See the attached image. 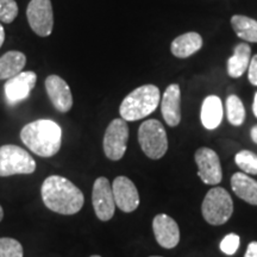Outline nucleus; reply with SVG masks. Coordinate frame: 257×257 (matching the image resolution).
Segmentation results:
<instances>
[{"instance_id":"25","label":"nucleus","mask_w":257,"mask_h":257,"mask_svg":"<svg viewBox=\"0 0 257 257\" xmlns=\"http://www.w3.org/2000/svg\"><path fill=\"white\" fill-rule=\"evenodd\" d=\"M18 5L15 0H0V22L10 24L18 16Z\"/></svg>"},{"instance_id":"2","label":"nucleus","mask_w":257,"mask_h":257,"mask_svg":"<svg viewBox=\"0 0 257 257\" xmlns=\"http://www.w3.org/2000/svg\"><path fill=\"white\" fill-rule=\"evenodd\" d=\"M21 140L29 150L41 157L56 155L62 143V130L55 121L38 119L25 125L21 131Z\"/></svg>"},{"instance_id":"21","label":"nucleus","mask_w":257,"mask_h":257,"mask_svg":"<svg viewBox=\"0 0 257 257\" xmlns=\"http://www.w3.org/2000/svg\"><path fill=\"white\" fill-rule=\"evenodd\" d=\"M233 31L242 40L257 43V21L246 16L234 15L231 18Z\"/></svg>"},{"instance_id":"19","label":"nucleus","mask_w":257,"mask_h":257,"mask_svg":"<svg viewBox=\"0 0 257 257\" xmlns=\"http://www.w3.org/2000/svg\"><path fill=\"white\" fill-rule=\"evenodd\" d=\"M251 61V48L246 43H239L234 48L233 55L227 60V73L231 78H240L249 68Z\"/></svg>"},{"instance_id":"16","label":"nucleus","mask_w":257,"mask_h":257,"mask_svg":"<svg viewBox=\"0 0 257 257\" xmlns=\"http://www.w3.org/2000/svg\"><path fill=\"white\" fill-rule=\"evenodd\" d=\"M201 47L202 38L198 32H187V34L180 35L172 42L170 50L175 57L186 59L200 50Z\"/></svg>"},{"instance_id":"4","label":"nucleus","mask_w":257,"mask_h":257,"mask_svg":"<svg viewBox=\"0 0 257 257\" xmlns=\"http://www.w3.org/2000/svg\"><path fill=\"white\" fill-rule=\"evenodd\" d=\"M202 216L211 225H223L233 212V202L229 192L223 187H214L207 192L202 201Z\"/></svg>"},{"instance_id":"22","label":"nucleus","mask_w":257,"mask_h":257,"mask_svg":"<svg viewBox=\"0 0 257 257\" xmlns=\"http://www.w3.org/2000/svg\"><path fill=\"white\" fill-rule=\"evenodd\" d=\"M226 114L227 119L234 126H240L245 119V108L240 99L237 95H230L226 99Z\"/></svg>"},{"instance_id":"11","label":"nucleus","mask_w":257,"mask_h":257,"mask_svg":"<svg viewBox=\"0 0 257 257\" xmlns=\"http://www.w3.org/2000/svg\"><path fill=\"white\" fill-rule=\"evenodd\" d=\"M114 202L118 208L126 213L134 212L140 206V194L136 186L126 176H118L112 185Z\"/></svg>"},{"instance_id":"14","label":"nucleus","mask_w":257,"mask_h":257,"mask_svg":"<svg viewBox=\"0 0 257 257\" xmlns=\"http://www.w3.org/2000/svg\"><path fill=\"white\" fill-rule=\"evenodd\" d=\"M153 230L157 243L165 249H173L180 242L179 225L167 214H157L153 220Z\"/></svg>"},{"instance_id":"3","label":"nucleus","mask_w":257,"mask_h":257,"mask_svg":"<svg viewBox=\"0 0 257 257\" xmlns=\"http://www.w3.org/2000/svg\"><path fill=\"white\" fill-rule=\"evenodd\" d=\"M161 100V93L155 85L141 86L126 95L121 101L119 113L125 121L143 119L156 110Z\"/></svg>"},{"instance_id":"30","label":"nucleus","mask_w":257,"mask_h":257,"mask_svg":"<svg viewBox=\"0 0 257 257\" xmlns=\"http://www.w3.org/2000/svg\"><path fill=\"white\" fill-rule=\"evenodd\" d=\"M250 135H251V140L257 144V125H255L250 131Z\"/></svg>"},{"instance_id":"7","label":"nucleus","mask_w":257,"mask_h":257,"mask_svg":"<svg viewBox=\"0 0 257 257\" xmlns=\"http://www.w3.org/2000/svg\"><path fill=\"white\" fill-rule=\"evenodd\" d=\"M128 140V126L121 118L113 119L106 128L102 148L107 159L119 161L126 152Z\"/></svg>"},{"instance_id":"13","label":"nucleus","mask_w":257,"mask_h":257,"mask_svg":"<svg viewBox=\"0 0 257 257\" xmlns=\"http://www.w3.org/2000/svg\"><path fill=\"white\" fill-rule=\"evenodd\" d=\"M46 89L51 104L61 113L68 112L73 106V95L68 83L59 75H49L46 79Z\"/></svg>"},{"instance_id":"29","label":"nucleus","mask_w":257,"mask_h":257,"mask_svg":"<svg viewBox=\"0 0 257 257\" xmlns=\"http://www.w3.org/2000/svg\"><path fill=\"white\" fill-rule=\"evenodd\" d=\"M4 41H5V30L4 28H3V25L0 24V48H2L3 44H4Z\"/></svg>"},{"instance_id":"8","label":"nucleus","mask_w":257,"mask_h":257,"mask_svg":"<svg viewBox=\"0 0 257 257\" xmlns=\"http://www.w3.org/2000/svg\"><path fill=\"white\" fill-rule=\"evenodd\" d=\"M28 22L35 34L50 36L54 29V11L50 0H31L27 9Z\"/></svg>"},{"instance_id":"24","label":"nucleus","mask_w":257,"mask_h":257,"mask_svg":"<svg viewBox=\"0 0 257 257\" xmlns=\"http://www.w3.org/2000/svg\"><path fill=\"white\" fill-rule=\"evenodd\" d=\"M22 244L17 239L3 237L0 238V257H23Z\"/></svg>"},{"instance_id":"12","label":"nucleus","mask_w":257,"mask_h":257,"mask_svg":"<svg viewBox=\"0 0 257 257\" xmlns=\"http://www.w3.org/2000/svg\"><path fill=\"white\" fill-rule=\"evenodd\" d=\"M37 82L35 72H22L14 78L9 79L5 83V95L10 104H17L25 100L30 95Z\"/></svg>"},{"instance_id":"17","label":"nucleus","mask_w":257,"mask_h":257,"mask_svg":"<svg viewBox=\"0 0 257 257\" xmlns=\"http://www.w3.org/2000/svg\"><path fill=\"white\" fill-rule=\"evenodd\" d=\"M201 123L207 130H214L223 120V104L219 96L210 95L201 106Z\"/></svg>"},{"instance_id":"15","label":"nucleus","mask_w":257,"mask_h":257,"mask_svg":"<svg viewBox=\"0 0 257 257\" xmlns=\"http://www.w3.org/2000/svg\"><path fill=\"white\" fill-rule=\"evenodd\" d=\"M180 102H181V92L179 85L176 83L169 85L163 93L162 101H161V112L169 126H178L181 121Z\"/></svg>"},{"instance_id":"20","label":"nucleus","mask_w":257,"mask_h":257,"mask_svg":"<svg viewBox=\"0 0 257 257\" xmlns=\"http://www.w3.org/2000/svg\"><path fill=\"white\" fill-rule=\"evenodd\" d=\"M27 64V56L21 51L11 50L0 57V80H9L22 73Z\"/></svg>"},{"instance_id":"28","label":"nucleus","mask_w":257,"mask_h":257,"mask_svg":"<svg viewBox=\"0 0 257 257\" xmlns=\"http://www.w3.org/2000/svg\"><path fill=\"white\" fill-rule=\"evenodd\" d=\"M244 257H257V242H251L249 244Z\"/></svg>"},{"instance_id":"33","label":"nucleus","mask_w":257,"mask_h":257,"mask_svg":"<svg viewBox=\"0 0 257 257\" xmlns=\"http://www.w3.org/2000/svg\"><path fill=\"white\" fill-rule=\"evenodd\" d=\"M91 257H100V256H98V255H93V256H91Z\"/></svg>"},{"instance_id":"5","label":"nucleus","mask_w":257,"mask_h":257,"mask_svg":"<svg viewBox=\"0 0 257 257\" xmlns=\"http://www.w3.org/2000/svg\"><path fill=\"white\" fill-rule=\"evenodd\" d=\"M138 142L143 153L152 160H159L168 150V138L163 125L157 119H149L138 128Z\"/></svg>"},{"instance_id":"27","label":"nucleus","mask_w":257,"mask_h":257,"mask_svg":"<svg viewBox=\"0 0 257 257\" xmlns=\"http://www.w3.org/2000/svg\"><path fill=\"white\" fill-rule=\"evenodd\" d=\"M248 79L251 85L257 86V54L250 61L248 69Z\"/></svg>"},{"instance_id":"31","label":"nucleus","mask_w":257,"mask_h":257,"mask_svg":"<svg viewBox=\"0 0 257 257\" xmlns=\"http://www.w3.org/2000/svg\"><path fill=\"white\" fill-rule=\"evenodd\" d=\"M252 111L255 117L257 118V92L255 93V98H253V104H252Z\"/></svg>"},{"instance_id":"26","label":"nucleus","mask_w":257,"mask_h":257,"mask_svg":"<svg viewBox=\"0 0 257 257\" xmlns=\"http://www.w3.org/2000/svg\"><path fill=\"white\" fill-rule=\"evenodd\" d=\"M219 248L225 255H234L239 248V236L236 233H229L220 242Z\"/></svg>"},{"instance_id":"6","label":"nucleus","mask_w":257,"mask_h":257,"mask_svg":"<svg viewBox=\"0 0 257 257\" xmlns=\"http://www.w3.org/2000/svg\"><path fill=\"white\" fill-rule=\"evenodd\" d=\"M36 170L34 157L23 148L6 144L0 147V176L32 174Z\"/></svg>"},{"instance_id":"34","label":"nucleus","mask_w":257,"mask_h":257,"mask_svg":"<svg viewBox=\"0 0 257 257\" xmlns=\"http://www.w3.org/2000/svg\"><path fill=\"white\" fill-rule=\"evenodd\" d=\"M150 257H161V256H150Z\"/></svg>"},{"instance_id":"32","label":"nucleus","mask_w":257,"mask_h":257,"mask_svg":"<svg viewBox=\"0 0 257 257\" xmlns=\"http://www.w3.org/2000/svg\"><path fill=\"white\" fill-rule=\"evenodd\" d=\"M3 218H4V211H3L2 205H0V221L3 220Z\"/></svg>"},{"instance_id":"23","label":"nucleus","mask_w":257,"mask_h":257,"mask_svg":"<svg viewBox=\"0 0 257 257\" xmlns=\"http://www.w3.org/2000/svg\"><path fill=\"white\" fill-rule=\"evenodd\" d=\"M236 165L246 174L257 175V155L249 150H242L234 157Z\"/></svg>"},{"instance_id":"1","label":"nucleus","mask_w":257,"mask_h":257,"mask_svg":"<svg viewBox=\"0 0 257 257\" xmlns=\"http://www.w3.org/2000/svg\"><path fill=\"white\" fill-rule=\"evenodd\" d=\"M41 194L50 211L64 216L78 213L85 202L82 192L72 181L60 175H51L44 180Z\"/></svg>"},{"instance_id":"10","label":"nucleus","mask_w":257,"mask_h":257,"mask_svg":"<svg viewBox=\"0 0 257 257\" xmlns=\"http://www.w3.org/2000/svg\"><path fill=\"white\" fill-rule=\"evenodd\" d=\"M198 175L206 185H218L223 179L221 166L217 153L210 148H200L195 153Z\"/></svg>"},{"instance_id":"18","label":"nucleus","mask_w":257,"mask_h":257,"mask_svg":"<svg viewBox=\"0 0 257 257\" xmlns=\"http://www.w3.org/2000/svg\"><path fill=\"white\" fill-rule=\"evenodd\" d=\"M231 187L237 197L250 205H257V181L245 173H236L231 178Z\"/></svg>"},{"instance_id":"9","label":"nucleus","mask_w":257,"mask_h":257,"mask_svg":"<svg viewBox=\"0 0 257 257\" xmlns=\"http://www.w3.org/2000/svg\"><path fill=\"white\" fill-rule=\"evenodd\" d=\"M92 204L98 219L108 221L114 216L115 202L112 186L107 179L100 176L94 181L92 191Z\"/></svg>"}]
</instances>
